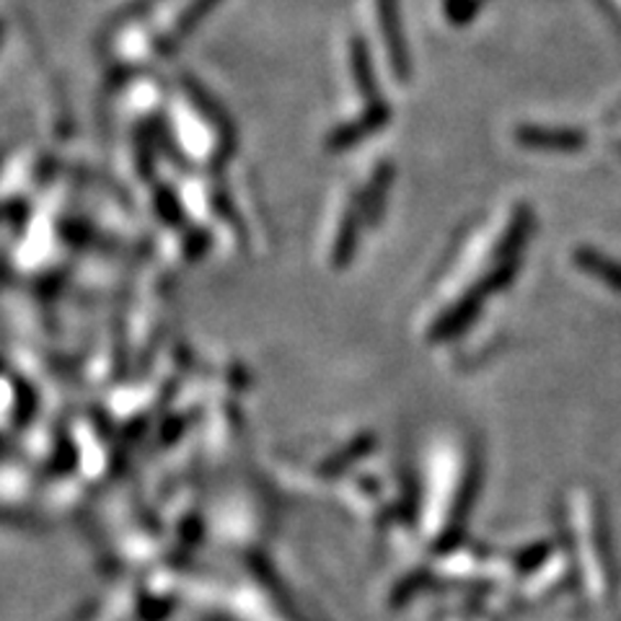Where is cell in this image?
I'll return each instance as SVG.
<instances>
[{"label":"cell","instance_id":"6da1fadb","mask_svg":"<svg viewBox=\"0 0 621 621\" xmlns=\"http://www.w3.org/2000/svg\"><path fill=\"white\" fill-rule=\"evenodd\" d=\"M376 9L378 19H381V34L393 76H397L401 84H407V80L412 78V57H409L404 24H401V3L399 0H376Z\"/></svg>","mask_w":621,"mask_h":621},{"label":"cell","instance_id":"7a4b0ae2","mask_svg":"<svg viewBox=\"0 0 621 621\" xmlns=\"http://www.w3.org/2000/svg\"><path fill=\"white\" fill-rule=\"evenodd\" d=\"M515 141L529 151L546 153H577L586 148L588 135L573 127H539V124H523L515 130Z\"/></svg>","mask_w":621,"mask_h":621},{"label":"cell","instance_id":"8992f818","mask_svg":"<svg viewBox=\"0 0 621 621\" xmlns=\"http://www.w3.org/2000/svg\"><path fill=\"white\" fill-rule=\"evenodd\" d=\"M617 148H619V153H621V143H619V145H617Z\"/></svg>","mask_w":621,"mask_h":621},{"label":"cell","instance_id":"5b68a950","mask_svg":"<svg viewBox=\"0 0 621 621\" xmlns=\"http://www.w3.org/2000/svg\"><path fill=\"white\" fill-rule=\"evenodd\" d=\"M481 5H485V0H443L445 19H448L453 26L472 24V19L479 16Z\"/></svg>","mask_w":621,"mask_h":621},{"label":"cell","instance_id":"3957f363","mask_svg":"<svg viewBox=\"0 0 621 621\" xmlns=\"http://www.w3.org/2000/svg\"><path fill=\"white\" fill-rule=\"evenodd\" d=\"M389 120L391 109L384 99L376 101V104H368V109H365L355 122L342 124L340 130H334V133L329 135V148H350V145L361 143L363 137L378 133L384 124H389Z\"/></svg>","mask_w":621,"mask_h":621},{"label":"cell","instance_id":"277c9868","mask_svg":"<svg viewBox=\"0 0 621 621\" xmlns=\"http://www.w3.org/2000/svg\"><path fill=\"white\" fill-rule=\"evenodd\" d=\"M350 63H353V76H355L357 91L363 93V99L368 101V104L381 101V93H378L376 68H373L370 49L368 45H365L363 36H355L353 45H350Z\"/></svg>","mask_w":621,"mask_h":621}]
</instances>
